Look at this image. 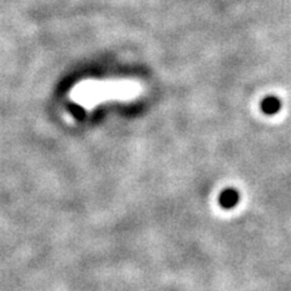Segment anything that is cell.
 Returning a JSON list of instances; mask_svg holds the SVG:
<instances>
[{
    "label": "cell",
    "mask_w": 291,
    "mask_h": 291,
    "mask_svg": "<svg viewBox=\"0 0 291 291\" xmlns=\"http://www.w3.org/2000/svg\"><path fill=\"white\" fill-rule=\"evenodd\" d=\"M142 91L141 83L133 79H86L73 86L69 99L86 111H91L111 101L129 102L136 100Z\"/></svg>",
    "instance_id": "obj_1"
},
{
    "label": "cell",
    "mask_w": 291,
    "mask_h": 291,
    "mask_svg": "<svg viewBox=\"0 0 291 291\" xmlns=\"http://www.w3.org/2000/svg\"><path fill=\"white\" fill-rule=\"evenodd\" d=\"M239 193L236 189L228 188L221 193L220 195V205L224 209H232L238 204Z\"/></svg>",
    "instance_id": "obj_2"
},
{
    "label": "cell",
    "mask_w": 291,
    "mask_h": 291,
    "mask_svg": "<svg viewBox=\"0 0 291 291\" xmlns=\"http://www.w3.org/2000/svg\"><path fill=\"white\" fill-rule=\"evenodd\" d=\"M281 101L277 96H267L261 102V111L267 115H274L280 111Z\"/></svg>",
    "instance_id": "obj_3"
}]
</instances>
